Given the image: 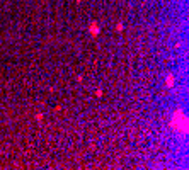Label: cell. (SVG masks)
Masks as SVG:
<instances>
[{
  "label": "cell",
  "mask_w": 189,
  "mask_h": 170,
  "mask_svg": "<svg viewBox=\"0 0 189 170\" xmlns=\"http://www.w3.org/2000/svg\"><path fill=\"white\" fill-rule=\"evenodd\" d=\"M171 126L174 131H181V133H186L188 131V119L184 116L182 111H176L174 116H172V121H171Z\"/></svg>",
  "instance_id": "6da1fadb"
},
{
  "label": "cell",
  "mask_w": 189,
  "mask_h": 170,
  "mask_svg": "<svg viewBox=\"0 0 189 170\" xmlns=\"http://www.w3.org/2000/svg\"><path fill=\"white\" fill-rule=\"evenodd\" d=\"M90 34H92V36H95V34H99V27H97L95 24H92V26H90Z\"/></svg>",
  "instance_id": "3957f363"
},
{
  "label": "cell",
  "mask_w": 189,
  "mask_h": 170,
  "mask_svg": "<svg viewBox=\"0 0 189 170\" xmlns=\"http://www.w3.org/2000/svg\"><path fill=\"white\" fill-rule=\"evenodd\" d=\"M165 85H167L169 89H172V87H174V75H172V73H169V75H167V78H165Z\"/></svg>",
  "instance_id": "7a4b0ae2"
}]
</instances>
